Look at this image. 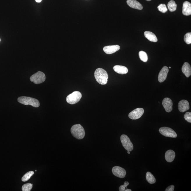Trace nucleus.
I'll list each match as a JSON object with an SVG mask.
<instances>
[{
    "instance_id": "15",
    "label": "nucleus",
    "mask_w": 191,
    "mask_h": 191,
    "mask_svg": "<svg viewBox=\"0 0 191 191\" xmlns=\"http://www.w3.org/2000/svg\"><path fill=\"white\" fill-rule=\"evenodd\" d=\"M182 13L185 16L190 15H191V4L188 1H185L183 3Z\"/></svg>"
},
{
    "instance_id": "16",
    "label": "nucleus",
    "mask_w": 191,
    "mask_h": 191,
    "mask_svg": "<svg viewBox=\"0 0 191 191\" xmlns=\"http://www.w3.org/2000/svg\"><path fill=\"white\" fill-rule=\"evenodd\" d=\"M182 72L186 77L188 78L191 75V67L190 65L187 62L183 64L182 68Z\"/></svg>"
},
{
    "instance_id": "34",
    "label": "nucleus",
    "mask_w": 191,
    "mask_h": 191,
    "mask_svg": "<svg viewBox=\"0 0 191 191\" xmlns=\"http://www.w3.org/2000/svg\"><path fill=\"white\" fill-rule=\"evenodd\" d=\"M169 68H171V67H169Z\"/></svg>"
},
{
    "instance_id": "23",
    "label": "nucleus",
    "mask_w": 191,
    "mask_h": 191,
    "mask_svg": "<svg viewBox=\"0 0 191 191\" xmlns=\"http://www.w3.org/2000/svg\"><path fill=\"white\" fill-rule=\"evenodd\" d=\"M34 174V172L33 171H29V172L26 173L22 177V181L23 182H26V181L29 180L31 177Z\"/></svg>"
},
{
    "instance_id": "25",
    "label": "nucleus",
    "mask_w": 191,
    "mask_h": 191,
    "mask_svg": "<svg viewBox=\"0 0 191 191\" xmlns=\"http://www.w3.org/2000/svg\"><path fill=\"white\" fill-rule=\"evenodd\" d=\"M33 185L32 184L28 183L22 186V189L23 191H30L32 189Z\"/></svg>"
},
{
    "instance_id": "32",
    "label": "nucleus",
    "mask_w": 191,
    "mask_h": 191,
    "mask_svg": "<svg viewBox=\"0 0 191 191\" xmlns=\"http://www.w3.org/2000/svg\"><path fill=\"white\" fill-rule=\"evenodd\" d=\"M128 154H130V151H128Z\"/></svg>"
},
{
    "instance_id": "33",
    "label": "nucleus",
    "mask_w": 191,
    "mask_h": 191,
    "mask_svg": "<svg viewBox=\"0 0 191 191\" xmlns=\"http://www.w3.org/2000/svg\"><path fill=\"white\" fill-rule=\"evenodd\" d=\"M146 1H151V0H146Z\"/></svg>"
},
{
    "instance_id": "6",
    "label": "nucleus",
    "mask_w": 191,
    "mask_h": 191,
    "mask_svg": "<svg viewBox=\"0 0 191 191\" xmlns=\"http://www.w3.org/2000/svg\"><path fill=\"white\" fill-rule=\"evenodd\" d=\"M121 140L123 147L126 150L131 151L133 149L132 143L127 136L125 135H123L121 137Z\"/></svg>"
},
{
    "instance_id": "14",
    "label": "nucleus",
    "mask_w": 191,
    "mask_h": 191,
    "mask_svg": "<svg viewBox=\"0 0 191 191\" xmlns=\"http://www.w3.org/2000/svg\"><path fill=\"white\" fill-rule=\"evenodd\" d=\"M127 3L128 5L133 9L141 10L143 9V6L140 3L136 0H127Z\"/></svg>"
},
{
    "instance_id": "30",
    "label": "nucleus",
    "mask_w": 191,
    "mask_h": 191,
    "mask_svg": "<svg viewBox=\"0 0 191 191\" xmlns=\"http://www.w3.org/2000/svg\"><path fill=\"white\" fill-rule=\"evenodd\" d=\"M35 1L37 3H40L42 1V0H35Z\"/></svg>"
},
{
    "instance_id": "1",
    "label": "nucleus",
    "mask_w": 191,
    "mask_h": 191,
    "mask_svg": "<svg viewBox=\"0 0 191 191\" xmlns=\"http://www.w3.org/2000/svg\"><path fill=\"white\" fill-rule=\"evenodd\" d=\"M95 77L97 82L100 84H106L108 82V75L106 70L101 68L97 69L95 71Z\"/></svg>"
},
{
    "instance_id": "28",
    "label": "nucleus",
    "mask_w": 191,
    "mask_h": 191,
    "mask_svg": "<svg viewBox=\"0 0 191 191\" xmlns=\"http://www.w3.org/2000/svg\"><path fill=\"white\" fill-rule=\"evenodd\" d=\"M129 183L128 182L125 181V182L124 184L120 186L119 188V191H125V188H127V186L129 185Z\"/></svg>"
},
{
    "instance_id": "27",
    "label": "nucleus",
    "mask_w": 191,
    "mask_h": 191,
    "mask_svg": "<svg viewBox=\"0 0 191 191\" xmlns=\"http://www.w3.org/2000/svg\"><path fill=\"white\" fill-rule=\"evenodd\" d=\"M184 118L186 121L189 123H191V113L187 112L184 116Z\"/></svg>"
},
{
    "instance_id": "35",
    "label": "nucleus",
    "mask_w": 191,
    "mask_h": 191,
    "mask_svg": "<svg viewBox=\"0 0 191 191\" xmlns=\"http://www.w3.org/2000/svg\"><path fill=\"white\" fill-rule=\"evenodd\" d=\"M0 42H1V39H0Z\"/></svg>"
},
{
    "instance_id": "29",
    "label": "nucleus",
    "mask_w": 191,
    "mask_h": 191,
    "mask_svg": "<svg viewBox=\"0 0 191 191\" xmlns=\"http://www.w3.org/2000/svg\"><path fill=\"white\" fill-rule=\"evenodd\" d=\"M174 185H171L168 187L166 189L165 191H174Z\"/></svg>"
},
{
    "instance_id": "21",
    "label": "nucleus",
    "mask_w": 191,
    "mask_h": 191,
    "mask_svg": "<svg viewBox=\"0 0 191 191\" xmlns=\"http://www.w3.org/2000/svg\"><path fill=\"white\" fill-rule=\"evenodd\" d=\"M167 7L169 11L171 12H174L176 10L177 5L175 1L171 0L168 3Z\"/></svg>"
},
{
    "instance_id": "18",
    "label": "nucleus",
    "mask_w": 191,
    "mask_h": 191,
    "mask_svg": "<svg viewBox=\"0 0 191 191\" xmlns=\"http://www.w3.org/2000/svg\"><path fill=\"white\" fill-rule=\"evenodd\" d=\"M175 157V153L172 150H169L166 151L165 154V158L168 162H172Z\"/></svg>"
},
{
    "instance_id": "13",
    "label": "nucleus",
    "mask_w": 191,
    "mask_h": 191,
    "mask_svg": "<svg viewBox=\"0 0 191 191\" xmlns=\"http://www.w3.org/2000/svg\"><path fill=\"white\" fill-rule=\"evenodd\" d=\"M190 108L189 103L185 100H182L179 101L178 105L179 111L181 112H184L188 110Z\"/></svg>"
},
{
    "instance_id": "5",
    "label": "nucleus",
    "mask_w": 191,
    "mask_h": 191,
    "mask_svg": "<svg viewBox=\"0 0 191 191\" xmlns=\"http://www.w3.org/2000/svg\"><path fill=\"white\" fill-rule=\"evenodd\" d=\"M46 77L45 74L41 71H38L31 76L30 78L31 82L34 84H40L45 81Z\"/></svg>"
},
{
    "instance_id": "2",
    "label": "nucleus",
    "mask_w": 191,
    "mask_h": 191,
    "mask_svg": "<svg viewBox=\"0 0 191 191\" xmlns=\"http://www.w3.org/2000/svg\"><path fill=\"white\" fill-rule=\"evenodd\" d=\"M70 131L72 136L78 139H83L85 136L84 129L80 124L74 125L71 128Z\"/></svg>"
},
{
    "instance_id": "4",
    "label": "nucleus",
    "mask_w": 191,
    "mask_h": 191,
    "mask_svg": "<svg viewBox=\"0 0 191 191\" xmlns=\"http://www.w3.org/2000/svg\"><path fill=\"white\" fill-rule=\"evenodd\" d=\"M82 97V93L80 92L75 91L67 96L66 101L67 102L70 104H75L80 101Z\"/></svg>"
},
{
    "instance_id": "17",
    "label": "nucleus",
    "mask_w": 191,
    "mask_h": 191,
    "mask_svg": "<svg viewBox=\"0 0 191 191\" xmlns=\"http://www.w3.org/2000/svg\"><path fill=\"white\" fill-rule=\"evenodd\" d=\"M114 70L117 73L125 75L128 73V70L126 67L122 66L116 65L113 67Z\"/></svg>"
},
{
    "instance_id": "31",
    "label": "nucleus",
    "mask_w": 191,
    "mask_h": 191,
    "mask_svg": "<svg viewBox=\"0 0 191 191\" xmlns=\"http://www.w3.org/2000/svg\"><path fill=\"white\" fill-rule=\"evenodd\" d=\"M131 189H125V191H131Z\"/></svg>"
},
{
    "instance_id": "7",
    "label": "nucleus",
    "mask_w": 191,
    "mask_h": 191,
    "mask_svg": "<svg viewBox=\"0 0 191 191\" xmlns=\"http://www.w3.org/2000/svg\"><path fill=\"white\" fill-rule=\"evenodd\" d=\"M159 132L161 135L167 137L175 138L177 137V134L173 130L168 127L161 128Z\"/></svg>"
},
{
    "instance_id": "8",
    "label": "nucleus",
    "mask_w": 191,
    "mask_h": 191,
    "mask_svg": "<svg viewBox=\"0 0 191 191\" xmlns=\"http://www.w3.org/2000/svg\"><path fill=\"white\" fill-rule=\"evenodd\" d=\"M144 113L142 108H137L128 114V117L131 119L136 120L140 118Z\"/></svg>"
},
{
    "instance_id": "19",
    "label": "nucleus",
    "mask_w": 191,
    "mask_h": 191,
    "mask_svg": "<svg viewBox=\"0 0 191 191\" xmlns=\"http://www.w3.org/2000/svg\"><path fill=\"white\" fill-rule=\"evenodd\" d=\"M145 37L151 42H156L158 39L155 34L150 31H146L144 33Z\"/></svg>"
},
{
    "instance_id": "20",
    "label": "nucleus",
    "mask_w": 191,
    "mask_h": 191,
    "mask_svg": "<svg viewBox=\"0 0 191 191\" xmlns=\"http://www.w3.org/2000/svg\"><path fill=\"white\" fill-rule=\"evenodd\" d=\"M146 181L150 184H153L156 182V179L150 172H148L146 173Z\"/></svg>"
},
{
    "instance_id": "3",
    "label": "nucleus",
    "mask_w": 191,
    "mask_h": 191,
    "mask_svg": "<svg viewBox=\"0 0 191 191\" xmlns=\"http://www.w3.org/2000/svg\"><path fill=\"white\" fill-rule=\"evenodd\" d=\"M18 101L20 103L25 105H31L34 107H38L40 104L36 99L26 96L19 97Z\"/></svg>"
},
{
    "instance_id": "10",
    "label": "nucleus",
    "mask_w": 191,
    "mask_h": 191,
    "mask_svg": "<svg viewBox=\"0 0 191 191\" xmlns=\"http://www.w3.org/2000/svg\"><path fill=\"white\" fill-rule=\"evenodd\" d=\"M162 105L167 112H170L172 111L173 103L171 99L169 98H164L162 102Z\"/></svg>"
},
{
    "instance_id": "11",
    "label": "nucleus",
    "mask_w": 191,
    "mask_h": 191,
    "mask_svg": "<svg viewBox=\"0 0 191 191\" xmlns=\"http://www.w3.org/2000/svg\"><path fill=\"white\" fill-rule=\"evenodd\" d=\"M169 72V68L167 66H164L161 69L158 75V81L160 83H162L165 80Z\"/></svg>"
},
{
    "instance_id": "24",
    "label": "nucleus",
    "mask_w": 191,
    "mask_h": 191,
    "mask_svg": "<svg viewBox=\"0 0 191 191\" xmlns=\"http://www.w3.org/2000/svg\"><path fill=\"white\" fill-rule=\"evenodd\" d=\"M184 40L186 44H188L191 43V33H188L185 34L184 37Z\"/></svg>"
},
{
    "instance_id": "26",
    "label": "nucleus",
    "mask_w": 191,
    "mask_h": 191,
    "mask_svg": "<svg viewBox=\"0 0 191 191\" xmlns=\"http://www.w3.org/2000/svg\"><path fill=\"white\" fill-rule=\"evenodd\" d=\"M158 9L160 12L162 13H165L167 11V9L166 6L165 4H160L158 6Z\"/></svg>"
},
{
    "instance_id": "12",
    "label": "nucleus",
    "mask_w": 191,
    "mask_h": 191,
    "mask_svg": "<svg viewBox=\"0 0 191 191\" xmlns=\"http://www.w3.org/2000/svg\"><path fill=\"white\" fill-rule=\"evenodd\" d=\"M120 47L119 45H113L106 46L103 47V51L107 54H111L119 50Z\"/></svg>"
},
{
    "instance_id": "9",
    "label": "nucleus",
    "mask_w": 191,
    "mask_h": 191,
    "mask_svg": "<svg viewBox=\"0 0 191 191\" xmlns=\"http://www.w3.org/2000/svg\"><path fill=\"white\" fill-rule=\"evenodd\" d=\"M112 172L114 176L120 178H123L126 174V172L125 169L119 166H114L112 169Z\"/></svg>"
},
{
    "instance_id": "22",
    "label": "nucleus",
    "mask_w": 191,
    "mask_h": 191,
    "mask_svg": "<svg viewBox=\"0 0 191 191\" xmlns=\"http://www.w3.org/2000/svg\"><path fill=\"white\" fill-rule=\"evenodd\" d=\"M139 56L140 59L143 62H146L147 61L148 57L145 52L143 51H140L139 52Z\"/></svg>"
}]
</instances>
